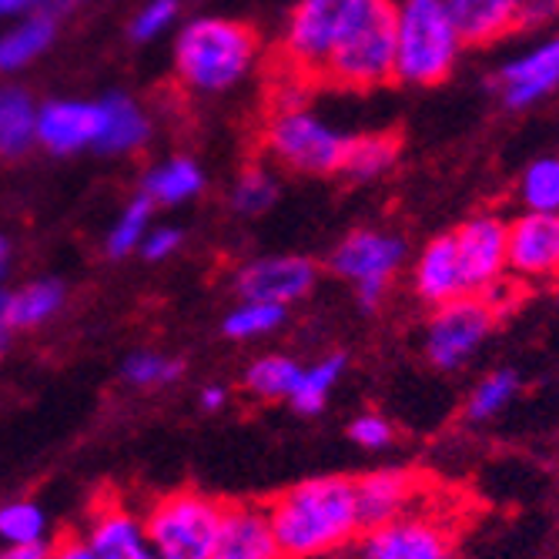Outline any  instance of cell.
<instances>
[{"label": "cell", "instance_id": "cell-20", "mask_svg": "<svg viewBox=\"0 0 559 559\" xmlns=\"http://www.w3.org/2000/svg\"><path fill=\"white\" fill-rule=\"evenodd\" d=\"M463 44H489L520 27L523 0H445Z\"/></svg>", "mask_w": 559, "mask_h": 559}, {"label": "cell", "instance_id": "cell-40", "mask_svg": "<svg viewBox=\"0 0 559 559\" xmlns=\"http://www.w3.org/2000/svg\"><path fill=\"white\" fill-rule=\"evenodd\" d=\"M559 14V0H523L520 8V27H533Z\"/></svg>", "mask_w": 559, "mask_h": 559}, {"label": "cell", "instance_id": "cell-16", "mask_svg": "<svg viewBox=\"0 0 559 559\" xmlns=\"http://www.w3.org/2000/svg\"><path fill=\"white\" fill-rule=\"evenodd\" d=\"M506 108H530L539 97L559 87V37L526 50L523 58L506 64L496 78Z\"/></svg>", "mask_w": 559, "mask_h": 559}, {"label": "cell", "instance_id": "cell-35", "mask_svg": "<svg viewBox=\"0 0 559 559\" xmlns=\"http://www.w3.org/2000/svg\"><path fill=\"white\" fill-rule=\"evenodd\" d=\"M181 362L178 359H165V355L155 352H138L124 362V376L134 385H158V382H175L181 376Z\"/></svg>", "mask_w": 559, "mask_h": 559}, {"label": "cell", "instance_id": "cell-13", "mask_svg": "<svg viewBox=\"0 0 559 559\" xmlns=\"http://www.w3.org/2000/svg\"><path fill=\"white\" fill-rule=\"evenodd\" d=\"M100 134V105L97 100H47L37 108V144L50 155H74L94 147Z\"/></svg>", "mask_w": 559, "mask_h": 559}, {"label": "cell", "instance_id": "cell-9", "mask_svg": "<svg viewBox=\"0 0 559 559\" xmlns=\"http://www.w3.org/2000/svg\"><path fill=\"white\" fill-rule=\"evenodd\" d=\"M496 312L483 301V295H460L445 305H436V316L429 319L426 332V352L429 362L439 369L463 366L476 345L492 332Z\"/></svg>", "mask_w": 559, "mask_h": 559}, {"label": "cell", "instance_id": "cell-19", "mask_svg": "<svg viewBox=\"0 0 559 559\" xmlns=\"http://www.w3.org/2000/svg\"><path fill=\"white\" fill-rule=\"evenodd\" d=\"M416 292L429 305H445L452 298L466 295V282H463L452 235H439L423 248V255L416 262Z\"/></svg>", "mask_w": 559, "mask_h": 559}, {"label": "cell", "instance_id": "cell-39", "mask_svg": "<svg viewBox=\"0 0 559 559\" xmlns=\"http://www.w3.org/2000/svg\"><path fill=\"white\" fill-rule=\"evenodd\" d=\"M47 559H97L94 546L81 533H61L55 546L47 549Z\"/></svg>", "mask_w": 559, "mask_h": 559}, {"label": "cell", "instance_id": "cell-41", "mask_svg": "<svg viewBox=\"0 0 559 559\" xmlns=\"http://www.w3.org/2000/svg\"><path fill=\"white\" fill-rule=\"evenodd\" d=\"M44 8V0H0V17H31Z\"/></svg>", "mask_w": 559, "mask_h": 559}, {"label": "cell", "instance_id": "cell-29", "mask_svg": "<svg viewBox=\"0 0 559 559\" xmlns=\"http://www.w3.org/2000/svg\"><path fill=\"white\" fill-rule=\"evenodd\" d=\"M526 212H559V158H539L520 181Z\"/></svg>", "mask_w": 559, "mask_h": 559}, {"label": "cell", "instance_id": "cell-10", "mask_svg": "<svg viewBox=\"0 0 559 559\" xmlns=\"http://www.w3.org/2000/svg\"><path fill=\"white\" fill-rule=\"evenodd\" d=\"M506 269L513 278H559V212H526L506 225Z\"/></svg>", "mask_w": 559, "mask_h": 559}, {"label": "cell", "instance_id": "cell-32", "mask_svg": "<svg viewBox=\"0 0 559 559\" xmlns=\"http://www.w3.org/2000/svg\"><path fill=\"white\" fill-rule=\"evenodd\" d=\"M275 198H278L275 178L262 168H248L231 191V205L241 215H262L275 205Z\"/></svg>", "mask_w": 559, "mask_h": 559}, {"label": "cell", "instance_id": "cell-45", "mask_svg": "<svg viewBox=\"0 0 559 559\" xmlns=\"http://www.w3.org/2000/svg\"><path fill=\"white\" fill-rule=\"evenodd\" d=\"M8 255H11V248L4 238H0V275H4V269H8Z\"/></svg>", "mask_w": 559, "mask_h": 559}, {"label": "cell", "instance_id": "cell-11", "mask_svg": "<svg viewBox=\"0 0 559 559\" xmlns=\"http://www.w3.org/2000/svg\"><path fill=\"white\" fill-rule=\"evenodd\" d=\"M452 238L466 295H479L506 275V222H499L496 215H476L455 228Z\"/></svg>", "mask_w": 559, "mask_h": 559}, {"label": "cell", "instance_id": "cell-12", "mask_svg": "<svg viewBox=\"0 0 559 559\" xmlns=\"http://www.w3.org/2000/svg\"><path fill=\"white\" fill-rule=\"evenodd\" d=\"M215 559H285L269 510L248 502H225Z\"/></svg>", "mask_w": 559, "mask_h": 559}, {"label": "cell", "instance_id": "cell-6", "mask_svg": "<svg viewBox=\"0 0 559 559\" xmlns=\"http://www.w3.org/2000/svg\"><path fill=\"white\" fill-rule=\"evenodd\" d=\"M366 8L369 0H298L285 27V61L292 71L319 81Z\"/></svg>", "mask_w": 559, "mask_h": 559}, {"label": "cell", "instance_id": "cell-46", "mask_svg": "<svg viewBox=\"0 0 559 559\" xmlns=\"http://www.w3.org/2000/svg\"><path fill=\"white\" fill-rule=\"evenodd\" d=\"M78 4H84V0H58V8H61V11H71V8H78Z\"/></svg>", "mask_w": 559, "mask_h": 559}, {"label": "cell", "instance_id": "cell-42", "mask_svg": "<svg viewBox=\"0 0 559 559\" xmlns=\"http://www.w3.org/2000/svg\"><path fill=\"white\" fill-rule=\"evenodd\" d=\"M0 559H47V549L40 543H31V546H11L0 552Z\"/></svg>", "mask_w": 559, "mask_h": 559}, {"label": "cell", "instance_id": "cell-3", "mask_svg": "<svg viewBox=\"0 0 559 559\" xmlns=\"http://www.w3.org/2000/svg\"><path fill=\"white\" fill-rule=\"evenodd\" d=\"M255 50L259 40L251 27L225 17H201L181 31L175 44V68L188 87L215 94L235 87L248 74Z\"/></svg>", "mask_w": 559, "mask_h": 559}, {"label": "cell", "instance_id": "cell-36", "mask_svg": "<svg viewBox=\"0 0 559 559\" xmlns=\"http://www.w3.org/2000/svg\"><path fill=\"white\" fill-rule=\"evenodd\" d=\"M178 17V0H147L131 21V37L134 40H155L162 31H168Z\"/></svg>", "mask_w": 559, "mask_h": 559}, {"label": "cell", "instance_id": "cell-2", "mask_svg": "<svg viewBox=\"0 0 559 559\" xmlns=\"http://www.w3.org/2000/svg\"><path fill=\"white\" fill-rule=\"evenodd\" d=\"M463 37L445 0H402L395 4V81L439 84L460 58Z\"/></svg>", "mask_w": 559, "mask_h": 559}, {"label": "cell", "instance_id": "cell-21", "mask_svg": "<svg viewBox=\"0 0 559 559\" xmlns=\"http://www.w3.org/2000/svg\"><path fill=\"white\" fill-rule=\"evenodd\" d=\"M97 105H100V134L94 151H100V155H124V151H134L147 141L151 124L128 94L115 91L108 97H100Z\"/></svg>", "mask_w": 559, "mask_h": 559}, {"label": "cell", "instance_id": "cell-30", "mask_svg": "<svg viewBox=\"0 0 559 559\" xmlns=\"http://www.w3.org/2000/svg\"><path fill=\"white\" fill-rule=\"evenodd\" d=\"M298 376H301V366H295L285 355H269V359H259L248 369L245 385L262 399H288Z\"/></svg>", "mask_w": 559, "mask_h": 559}, {"label": "cell", "instance_id": "cell-44", "mask_svg": "<svg viewBox=\"0 0 559 559\" xmlns=\"http://www.w3.org/2000/svg\"><path fill=\"white\" fill-rule=\"evenodd\" d=\"M201 405H205V409H222V405H225V389L222 385L205 389V392H201Z\"/></svg>", "mask_w": 559, "mask_h": 559}, {"label": "cell", "instance_id": "cell-8", "mask_svg": "<svg viewBox=\"0 0 559 559\" xmlns=\"http://www.w3.org/2000/svg\"><path fill=\"white\" fill-rule=\"evenodd\" d=\"M405 259V241L395 235H382V231H352L332 255V272L355 282V292H359V301L366 309H376V305L385 298L389 282L395 275V269Z\"/></svg>", "mask_w": 559, "mask_h": 559}, {"label": "cell", "instance_id": "cell-22", "mask_svg": "<svg viewBox=\"0 0 559 559\" xmlns=\"http://www.w3.org/2000/svg\"><path fill=\"white\" fill-rule=\"evenodd\" d=\"M37 141V108L21 87H0V158H21Z\"/></svg>", "mask_w": 559, "mask_h": 559}, {"label": "cell", "instance_id": "cell-27", "mask_svg": "<svg viewBox=\"0 0 559 559\" xmlns=\"http://www.w3.org/2000/svg\"><path fill=\"white\" fill-rule=\"evenodd\" d=\"M342 369H345V359L342 355H332V359H322L319 366L312 369H301L295 389H292V405L298 413L305 416H312V413H322L325 409V402L335 389V382L342 379Z\"/></svg>", "mask_w": 559, "mask_h": 559}, {"label": "cell", "instance_id": "cell-24", "mask_svg": "<svg viewBox=\"0 0 559 559\" xmlns=\"http://www.w3.org/2000/svg\"><path fill=\"white\" fill-rule=\"evenodd\" d=\"M399 134H359L348 138L345 158H342V175H348L352 181H372L379 175H385L395 158H399Z\"/></svg>", "mask_w": 559, "mask_h": 559}, {"label": "cell", "instance_id": "cell-7", "mask_svg": "<svg viewBox=\"0 0 559 559\" xmlns=\"http://www.w3.org/2000/svg\"><path fill=\"white\" fill-rule=\"evenodd\" d=\"M269 151L301 175H335L342 171V158L348 147V134L335 131L322 118L305 108H282L269 121Z\"/></svg>", "mask_w": 559, "mask_h": 559}, {"label": "cell", "instance_id": "cell-34", "mask_svg": "<svg viewBox=\"0 0 559 559\" xmlns=\"http://www.w3.org/2000/svg\"><path fill=\"white\" fill-rule=\"evenodd\" d=\"M516 392V376L513 372H496L489 379H483V385H476L473 399H469V419H489L496 416L506 402Z\"/></svg>", "mask_w": 559, "mask_h": 559}, {"label": "cell", "instance_id": "cell-25", "mask_svg": "<svg viewBox=\"0 0 559 559\" xmlns=\"http://www.w3.org/2000/svg\"><path fill=\"white\" fill-rule=\"evenodd\" d=\"M201 188H205V175H201V168L191 158H171L144 175V194L155 205H181Z\"/></svg>", "mask_w": 559, "mask_h": 559}, {"label": "cell", "instance_id": "cell-17", "mask_svg": "<svg viewBox=\"0 0 559 559\" xmlns=\"http://www.w3.org/2000/svg\"><path fill=\"white\" fill-rule=\"evenodd\" d=\"M366 559H452L442 530L423 520H392L372 530Z\"/></svg>", "mask_w": 559, "mask_h": 559}, {"label": "cell", "instance_id": "cell-28", "mask_svg": "<svg viewBox=\"0 0 559 559\" xmlns=\"http://www.w3.org/2000/svg\"><path fill=\"white\" fill-rule=\"evenodd\" d=\"M285 319V305L278 301H262V298H248L238 309L225 319V335L228 338H259L269 335L282 325Z\"/></svg>", "mask_w": 559, "mask_h": 559}, {"label": "cell", "instance_id": "cell-14", "mask_svg": "<svg viewBox=\"0 0 559 559\" xmlns=\"http://www.w3.org/2000/svg\"><path fill=\"white\" fill-rule=\"evenodd\" d=\"M235 285H238L241 298H262V301L288 305L316 285V262L301 259V255L259 259L238 272Z\"/></svg>", "mask_w": 559, "mask_h": 559}, {"label": "cell", "instance_id": "cell-4", "mask_svg": "<svg viewBox=\"0 0 559 559\" xmlns=\"http://www.w3.org/2000/svg\"><path fill=\"white\" fill-rule=\"evenodd\" d=\"M395 78V4L369 0L366 14L338 44L322 71V84L369 91Z\"/></svg>", "mask_w": 559, "mask_h": 559}, {"label": "cell", "instance_id": "cell-33", "mask_svg": "<svg viewBox=\"0 0 559 559\" xmlns=\"http://www.w3.org/2000/svg\"><path fill=\"white\" fill-rule=\"evenodd\" d=\"M0 536L11 546H31L44 536V513L34 502H11L0 510Z\"/></svg>", "mask_w": 559, "mask_h": 559}, {"label": "cell", "instance_id": "cell-31", "mask_svg": "<svg viewBox=\"0 0 559 559\" xmlns=\"http://www.w3.org/2000/svg\"><path fill=\"white\" fill-rule=\"evenodd\" d=\"M151 212H155V201H151L147 194H138V198L131 201V205L121 212L118 225H115L111 235H108V255H111V259L131 255V251L144 241Z\"/></svg>", "mask_w": 559, "mask_h": 559}, {"label": "cell", "instance_id": "cell-37", "mask_svg": "<svg viewBox=\"0 0 559 559\" xmlns=\"http://www.w3.org/2000/svg\"><path fill=\"white\" fill-rule=\"evenodd\" d=\"M348 436L366 449H382V445H389L392 429L382 416H359L348 426Z\"/></svg>", "mask_w": 559, "mask_h": 559}, {"label": "cell", "instance_id": "cell-5", "mask_svg": "<svg viewBox=\"0 0 559 559\" xmlns=\"http://www.w3.org/2000/svg\"><path fill=\"white\" fill-rule=\"evenodd\" d=\"M222 506L225 502L194 489L168 492L151 506L144 533L162 559H215Z\"/></svg>", "mask_w": 559, "mask_h": 559}, {"label": "cell", "instance_id": "cell-15", "mask_svg": "<svg viewBox=\"0 0 559 559\" xmlns=\"http://www.w3.org/2000/svg\"><path fill=\"white\" fill-rule=\"evenodd\" d=\"M87 543L94 546L97 559H162L144 533V523H138V516L128 513L111 496L94 506Z\"/></svg>", "mask_w": 559, "mask_h": 559}, {"label": "cell", "instance_id": "cell-18", "mask_svg": "<svg viewBox=\"0 0 559 559\" xmlns=\"http://www.w3.org/2000/svg\"><path fill=\"white\" fill-rule=\"evenodd\" d=\"M355 510H359V526L376 530L382 523H392L405 502L413 499V476L399 469H382L355 479Z\"/></svg>", "mask_w": 559, "mask_h": 559}, {"label": "cell", "instance_id": "cell-23", "mask_svg": "<svg viewBox=\"0 0 559 559\" xmlns=\"http://www.w3.org/2000/svg\"><path fill=\"white\" fill-rule=\"evenodd\" d=\"M55 27H58L55 17L37 11L24 17L14 31L0 34V74H14L31 61H37L50 47V40H55Z\"/></svg>", "mask_w": 559, "mask_h": 559}, {"label": "cell", "instance_id": "cell-43", "mask_svg": "<svg viewBox=\"0 0 559 559\" xmlns=\"http://www.w3.org/2000/svg\"><path fill=\"white\" fill-rule=\"evenodd\" d=\"M11 325H8V295L0 292V352L8 348V342H11Z\"/></svg>", "mask_w": 559, "mask_h": 559}, {"label": "cell", "instance_id": "cell-26", "mask_svg": "<svg viewBox=\"0 0 559 559\" xmlns=\"http://www.w3.org/2000/svg\"><path fill=\"white\" fill-rule=\"evenodd\" d=\"M64 305V285L58 278H40L14 295H8V325L11 329H31L55 316Z\"/></svg>", "mask_w": 559, "mask_h": 559}, {"label": "cell", "instance_id": "cell-38", "mask_svg": "<svg viewBox=\"0 0 559 559\" xmlns=\"http://www.w3.org/2000/svg\"><path fill=\"white\" fill-rule=\"evenodd\" d=\"M178 245H181V231L165 225V228L147 231L144 241H141L138 248H141V255H144L147 262H158V259H168L171 251H178Z\"/></svg>", "mask_w": 559, "mask_h": 559}, {"label": "cell", "instance_id": "cell-1", "mask_svg": "<svg viewBox=\"0 0 559 559\" xmlns=\"http://www.w3.org/2000/svg\"><path fill=\"white\" fill-rule=\"evenodd\" d=\"M269 520L285 559L329 552L359 530L355 486L338 476L301 483L269 506Z\"/></svg>", "mask_w": 559, "mask_h": 559}]
</instances>
